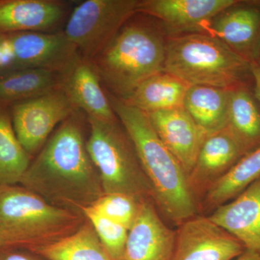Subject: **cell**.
<instances>
[{"instance_id": "cell-1", "label": "cell", "mask_w": 260, "mask_h": 260, "mask_svg": "<svg viewBox=\"0 0 260 260\" xmlns=\"http://www.w3.org/2000/svg\"><path fill=\"white\" fill-rule=\"evenodd\" d=\"M78 113L76 111L52 133L20 184L54 206L83 215V210L104 193L87 150Z\"/></svg>"}, {"instance_id": "cell-2", "label": "cell", "mask_w": 260, "mask_h": 260, "mask_svg": "<svg viewBox=\"0 0 260 260\" xmlns=\"http://www.w3.org/2000/svg\"><path fill=\"white\" fill-rule=\"evenodd\" d=\"M113 110L134 146L148 179L154 204L166 218L179 225L198 215L199 205L187 175L154 129L148 114L107 94Z\"/></svg>"}, {"instance_id": "cell-3", "label": "cell", "mask_w": 260, "mask_h": 260, "mask_svg": "<svg viewBox=\"0 0 260 260\" xmlns=\"http://www.w3.org/2000/svg\"><path fill=\"white\" fill-rule=\"evenodd\" d=\"M165 59L161 32L132 18L89 62L109 94L125 100L140 83L164 71Z\"/></svg>"}, {"instance_id": "cell-4", "label": "cell", "mask_w": 260, "mask_h": 260, "mask_svg": "<svg viewBox=\"0 0 260 260\" xmlns=\"http://www.w3.org/2000/svg\"><path fill=\"white\" fill-rule=\"evenodd\" d=\"M85 220L23 186L0 185V249L32 252L73 234Z\"/></svg>"}, {"instance_id": "cell-5", "label": "cell", "mask_w": 260, "mask_h": 260, "mask_svg": "<svg viewBox=\"0 0 260 260\" xmlns=\"http://www.w3.org/2000/svg\"><path fill=\"white\" fill-rule=\"evenodd\" d=\"M164 71L189 85L235 90L245 88L251 61L208 34L169 37Z\"/></svg>"}, {"instance_id": "cell-6", "label": "cell", "mask_w": 260, "mask_h": 260, "mask_svg": "<svg viewBox=\"0 0 260 260\" xmlns=\"http://www.w3.org/2000/svg\"><path fill=\"white\" fill-rule=\"evenodd\" d=\"M87 120L90 127L87 150L99 172L104 194L121 193L153 203L151 187L119 119L87 117Z\"/></svg>"}, {"instance_id": "cell-7", "label": "cell", "mask_w": 260, "mask_h": 260, "mask_svg": "<svg viewBox=\"0 0 260 260\" xmlns=\"http://www.w3.org/2000/svg\"><path fill=\"white\" fill-rule=\"evenodd\" d=\"M139 0H86L72 12L64 35L80 57L90 61L138 14Z\"/></svg>"}, {"instance_id": "cell-8", "label": "cell", "mask_w": 260, "mask_h": 260, "mask_svg": "<svg viewBox=\"0 0 260 260\" xmlns=\"http://www.w3.org/2000/svg\"><path fill=\"white\" fill-rule=\"evenodd\" d=\"M76 111L62 88L17 103L12 108L15 135L32 156L40 151L56 126Z\"/></svg>"}, {"instance_id": "cell-9", "label": "cell", "mask_w": 260, "mask_h": 260, "mask_svg": "<svg viewBox=\"0 0 260 260\" xmlns=\"http://www.w3.org/2000/svg\"><path fill=\"white\" fill-rule=\"evenodd\" d=\"M242 243L208 217L196 215L178 225L171 260H234Z\"/></svg>"}, {"instance_id": "cell-10", "label": "cell", "mask_w": 260, "mask_h": 260, "mask_svg": "<svg viewBox=\"0 0 260 260\" xmlns=\"http://www.w3.org/2000/svg\"><path fill=\"white\" fill-rule=\"evenodd\" d=\"M239 3L235 0H142L138 13L160 21L169 37L206 34L214 18Z\"/></svg>"}, {"instance_id": "cell-11", "label": "cell", "mask_w": 260, "mask_h": 260, "mask_svg": "<svg viewBox=\"0 0 260 260\" xmlns=\"http://www.w3.org/2000/svg\"><path fill=\"white\" fill-rule=\"evenodd\" d=\"M5 37L13 51L16 70L37 68L64 75L81 59L63 32H22Z\"/></svg>"}, {"instance_id": "cell-12", "label": "cell", "mask_w": 260, "mask_h": 260, "mask_svg": "<svg viewBox=\"0 0 260 260\" xmlns=\"http://www.w3.org/2000/svg\"><path fill=\"white\" fill-rule=\"evenodd\" d=\"M246 153L245 147L228 126L207 135L187 177L189 188L199 207L210 188Z\"/></svg>"}, {"instance_id": "cell-13", "label": "cell", "mask_w": 260, "mask_h": 260, "mask_svg": "<svg viewBox=\"0 0 260 260\" xmlns=\"http://www.w3.org/2000/svg\"><path fill=\"white\" fill-rule=\"evenodd\" d=\"M175 240L176 230L164 223L153 202L142 201L128 232L123 260H171Z\"/></svg>"}, {"instance_id": "cell-14", "label": "cell", "mask_w": 260, "mask_h": 260, "mask_svg": "<svg viewBox=\"0 0 260 260\" xmlns=\"http://www.w3.org/2000/svg\"><path fill=\"white\" fill-rule=\"evenodd\" d=\"M147 114L157 135L188 177L208 135L184 108Z\"/></svg>"}, {"instance_id": "cell-15", "label": "cell", "mask_w": 260, "mask_h": 260, "mask_svg": "<svg viewBox=\"0 0 260 260\" xmlns=\"http://www.w3.org/2000/svg\"><path fill=\"white\" fill-rule=\"evenodd\" d=\"M208 218L237 238L248 250L260 254V179Z\"/></svg>"}, {"instance_id": "cell-16", "label": "cell", "mask_w": 260, "mask_h": 260, "mask_svg": "<svg viewBox=\"0 0 260 260\" xmlns=\"http://www.w3.org/2000/svg\"><path fill=\"white\" fill-rule=\"evenodd\" d=\"M67 4L56 0H0V34L47 32L66 13Z\"/></svg>"}, {"instance_id": "cell-17", "label": "cell", "mask_w": 260, "mask_h": 260, "mask_svg": "<svg viewBox=\"0 0 260 260\" xmlns=\"http://www.w3.org/2000/svg\"><path fill=\"white\" fill-rule=\"evenodd\" d=\"M237 4L214 18L208 34L218 38L249 61L254 60L253 54L260 35V8Z\"/></svg>"}, {"instance_id": "cell-18", "label": "cell", "mask_w": 260, "mask_h": 260, "mask_svg": "<svg viewBox=\"0 0 260 260\" xmlns=\"http://www.w3.org/2000/svg\"><path fill=\"white\" fill-rule=\"evenodd\" d=\"M62 90L74 107L83 111L87 117L117 120L100 78L89 61L81 58L63 75Z\"/></svg>"}, {"instance_id": "cell-19", "label": "cell", "mask_w": 260, "mask_h": 260, "mask_svg": "<svg viewBox=\"0 0 260 260\" xmlns=\"http://www.w3.org/2000/svg\"><path fill=\"white\" fill-rule=\"evenodd\" d=\"M190 85L164 71L140 84L124 101L142 112L150 113L184 108Z\"/></svg>"}, {"instance_id": "cell-20", "label": "cell", "mask_w": 260, "mask_h": 260, "mask_svg": "<svg viewBox=\"0 0 260 260\" xmlns=\"http://www.w3.org/2000/svg\"><path fill=\"white\" fill-rule=\"evenodd\" d=\"M63 75L37 68L0 74V108L42 96L62 88Z\"/></svg>"}, {"instance_id": "cell-21", "label": "cell", "mask_w": 260, "mask_h": 260, "mask_svg": "<svg viewBox=\"0 0 260 260\" xmlns=\"http://www.w3.org/2000/svg\"><path fill=\"white\" fill-rule=\"evenodd\" d=\"M232 90L190 85L184 99V109L207 135L216 133L229 124Z\"/></svg>"}, {"instance_id": "cell-22", "label": "cell", "mask_w": 260, "mask_h": 260, "mask_svg": "<svg viewBox=\"0 0 260 260\" xmlns=\"http://www.w3.org/2000/svg\"><path fill=\"white\" fill-rule=\"evenodd\" d=\"M260 179V146L244 155L215 183L200 202V207L213 210L241 194Z\"/></svg>"}, {"instance_id": "cell-23", "label": "cell", "mask_w": 260, "mask_h": 260, "mask_svg": "<svg viewBox=\"0 0 260 260\" xmlns=\"http://www.w3.org/2000/svg\"><path fill=\"white\" fill-rule=\"evenodd\" d=\"M32 253L48 260H115L87 219L73 234Z\"/></svg>"}, {"instance_id": "cell-24", "label": "cell", "mask_w": 260, "mask_h": 260, "mask_svg": "<svg viewBox=\"0 0 260 260\" xmlns=\"http://www.w3.org/2000/svg\"><path fill=\"white\" fill-rule=\"evenodd\" d=\"M227 126L248 153L260 146V112L245 88L232 90Z\"/></svg>"}, {"instance_id": "cell-25", "label": "cell", "mask_w": 260, "mask_h": 260, "mask_svg": "<svg viewBox=\"0 0 260 260\" xmlns=\"http://www.w3.org/2000/svg\"><path fill=\"white\" fill-rule=\"evenodd\" d=\"M30 158L17 138L9 116L0 108V185L20 184Z\"/></svg>"}, {"instance_id": "cell-26", "label": "cell", "mask_w": 260, "mask_h": 260, "mask_svg": "<svg viewBox=\"0 0 260 260\" xmlns=\"http://www.w3.org/2000/svg\"><path fill=\"white\" fill-rule=\"evenodd\" d=\"M83 215L110 255L115 260H123L129 229L106 218L91 207L85 208Z\"/></svg>"}, {"instance_id": "cell-27", "label": "cell", "mask_w": 260, "mask_h": 260, "mask_svg": "<svg viewBox=\"0 0 260 260\" xmlns=\"http://www.w3.org/2000/svg\"><path fill=\"white\" fill-rule=\"evenodd\" d=\"M141 202L130 195L112 193L103 194L90 207L106 218L129 229L136 218Z\"/></svg>"}, {"instance_id": "cell-28", "label": "cell", "mask_w": 260, "mask_h": 260, "mask_svg": "<svg viewBox=\"0 0 260 260\" xmlns=\"http://www.w3.org/2000/svg\"><path fill=\"white\" fill-rule=\"evenodd\" d=\"M16 70L13 51L5 35L0 34V74Z\"/></svg>"}, {"instance_id": "cell-29", "label": "cell", "mask_w": 260, "mask_h": 260, "mask_svg": "<svg viewBox=\"0 0 260 260\" xmlns=\"http://www.w3.org/2000/svg\"><path fill=\"white\" fill-rule=\"evenodd\" d=\"M0 260H39L20 249H0Z\"/></svg>"}, {"instance_id": "cell-30", "label": "cell", "mask_w": 260, "mask_h": 260, "mask_svg": "<svg viewBox=\"0 0 260 260\" xmlns=\"http://www.w3.org/2000/svg\"><path fill=\"white\" fill-rule=\"evenodd\" d=\"M251 73L254 83V95L260 103V65L256 60L251 61Z\"/></svg>"}, {"instance_id": "cell-31", "label": "cell", "mask_w": 260, "mask_h": 260, "mask_svg": "<svg viewBox=\"0 0 260 260\" xmlns=\"http://www.w3.org/2000/svg\"><path fill=\"white\" fill-rule=\"evenodd\" d=\"M234 260H260L259 253L246 249L242 254Z\"/></svg>"}, {"instance_id": "cell-32", "label": "cell", "mask_w": 260, "mask_h": 260, "mask_svg": "<svg viewBox=\"0 0 260 260\" xmlns=\"http://www.w3.org/2000/svg\"><path fill=\"white\" fill-rule=\"evenodd\" d=\"M256 62H257L258 64H259L260 65V49H259V61H256Z\"/></svg>"}]
</instances>
